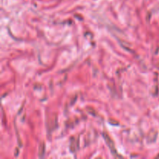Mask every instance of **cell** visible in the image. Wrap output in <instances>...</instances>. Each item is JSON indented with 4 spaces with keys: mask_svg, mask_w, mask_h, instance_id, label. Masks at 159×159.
I'll return each instance as SVG.
<instances>
[{
    "mask_svg": "<svg viewBox=\"0 0 159 159\" xmlns=\"http://www.w3.org/2000/svg\"><path fill=\"white\" fill-rule=\"evenodd\" d=\"M103 136H104V138H105L106 141H107V144H108V146L110 147V148L111 149L112 152H113V155H115L116 154V150H115V148H114V144H113V140H111V138L109 137V135L107 134V133H104L103 134Z\"/></svg>",
    "mask_w": 159,
    "mask_h": 159,
    "instance_id": "cell-1",
    "label": "cell"
},
{
    "mask_svg": "<svg viewBox=\"0 0 159 159\" xmlns=\"http://www.w3.org/2000/svg\"><path fill=\"white\" fill-rule=\"evenodd\" d=\"M44 146H45L44 143H42V144L40 145V150H39V155H40V157H43V155H44V150H45Z\"/></svg>",
    "mask_w": 159,
    "mask_h": 159,
    "instance_id": "cell-2",
    "label": "cell"
}]
</instances>
